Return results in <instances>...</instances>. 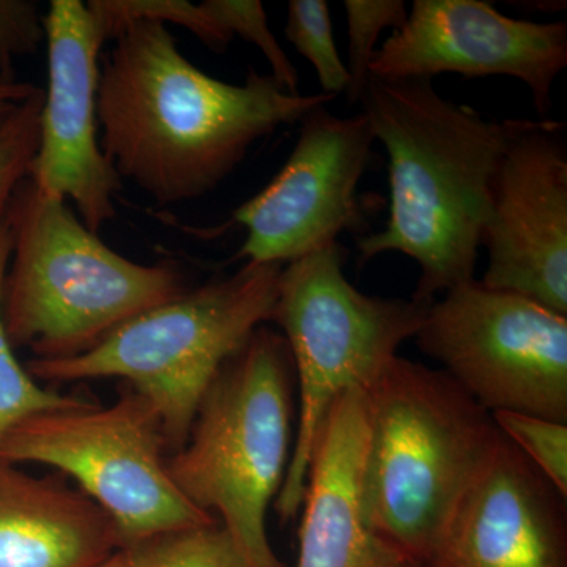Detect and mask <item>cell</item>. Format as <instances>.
<instances>
[{
	"label": "cell",
	"instance_id": "obj_8",
	"mask_svg": "<svg viewBox=\"0 0 567 567\" xmlns=\"http://www.w3.org/2000/svg\"><path fill=\"white\" fill-rule=\"evenodd\" d=\"M162 421L136 391L111 406L91 401L21 421L0 442V461L58 468L110 516L122 548L216 517L193 506L167 470Z\"/></svg>",
	"mask_w": 567,
	"mask_h": 567
},
{
	"label": "cell",
	"instance_id": "obj_16",
	"mask_svg": "<svg viewBox=\"0 0 567 567\" xmlns=\"http://www.w3.org/2000/svg\"><path fill=\"white\" fill-rule=\"evenodd\" d=\"M122 550L87 495L0 461V567H96Z\"/></svg>",
	"mask_w": 567,
	"mask_h": 567
},
{
	"label": "cell",
	"instance_id": "obj_15",
	"mask_svg": "<svg viewBox=\"0 0 567 567\" xmlns=\"http://www.w3.org/2000/svg\"><path fill=\"white\" fill-rule=\"evenodd\" d=\"M365 447V393L350 390L331 406L317 439L300 511L297 567L413 565L365 520L361 502Z\"/></svg>",
	"mask_w": 567,
	"mask_h": 567
},
{
	"label": "cell",
	"instance_id": "obj_9",
	"mask_svg": "<svg viewBox=\"0 0 567 567\" xmlns=\"http://www.w3.org/2000/svg\"><path fill=\"white\" fill-rule=\"evenodd\" d=\"M413 339L487 412L567 424V317L473 279L436 298Z\"/></svg>",
	"mask_w": 567,
	"mask_h": 567
},
{
	"label": "cell",
	"instance_id": "obj_3",
	"mask_svg": "<svg viewBox=\"0 0 567 567\" xmlns=\"http://www.w3.org/2000/svg\"><path fill=\"white\" fill-rule=\"evenodd\" d=\"M364 393L365 520L406 561L424 566L502 432L446 372L405 358H395Z\"/></svg>",
	"mask_w": 567,
	"mask_h": 567
},
{
	"label": "cell",
	"instance_id": "obj_4",
	"mask_svg": "<svg viewBox=\"0 0 567 567\" xmlns=\"http://www.w3.org/2000/svg\"><path fill=\"white\" fill-rule=\"evenodd\" d=\"M13 251L2 315L13 349L33 360L89 352L134 317L186 292L173 265H141L104 245L66 200L44 196L31 178L7 208Z\"/></svg>",
	"mask_w": 567,
	"mask_h": 567
},
{
	"label": "cell",
	"instance_id": "obj_6",
	"mask_svg": "<svg viewBox=\"0 0 567 567\" xmlns=\"http://www.w3.org/2000/svg\"><path fill=\"white\" fill-rule=\"evenodd\" d=\"M284 265L246 262L229 278L186 290L69 360H31L43 382L123 379L151 402L171 454L182 450L216 377L257 328L274 320Z\"/></svg>",
	"mask_w": 567,
	"mask_h": 567
},
{
	"label": "cell",
	"instance_id": "obj_26",
	"mask_svg": "<svg viewBox=\"0 0 567 567\" xmlns=\"http://www.w3.org/2000/svg\"><path fill=\"white\" fill-rule=\"evenodd\" d=\"M40 91L41 89L28 82L0 81V126L9 121L22 103Z\"/></svg>",
	"mask_w": 567,
	"mask_h": 567
},
{
	"label": "cell",
	"instance_id": "obj_17",
	"mask_svg": "<svg viewBox=\"0 0 567 567\" xmlns=\"http://www.w3.org/2000/svg\"><path fill=\"white\" fill-rule=\"evenodd\" d=\"M13 251V234L7 212L0 216V442L14 425L39 413L76 409L89 399L63 395L37 382L14 354L2 315L3 281Z\"/></svg>",
	"mask_w": 567,
	"mask_h": 567
},
{
	"label": "cell",
	"instance_id": "obj_14",
	"mask_svg": "<svg viewBox=\"0 0 567 567\" xmlns=\"http://www.w3.org/2000/svg\"><path fill=\"white\" fill-rule=\"evenodd\" d=\"M423 567H567L566 498L502 436Z\"/></svg>",
	"mask_w": 567,
	"mask_h": 567
},
{
	"label": "cell",
	"instance_id": "obj_27",
	"mask_svg": "<svg viewBox=\"0 0 567 567\" xmlns=\"http://www.w3.org/2000/svg\"><path fill=\"white\" fill-rule=\"evenodd\" d=\"M96 567H126L125 557H123V551H115L112 557L107 558L106 561H103L102 565Z\"/></svg>",
	"mask_w": 567,
	"mask_h": 567
},
{
	"label": "cell",
	"instance_id": "obj_19",
	"mask_svg": "<svg viewBox=\"0 0 567 567\" xmlns=\"http://www.w3.org/2000/svg\"><path fill=\"white\" fill-rule=\"evenodd\" d=\"M87 6L102 24L107 40H114L126 25L137 21H156L164 25L173 22L188 29L216 52L226 50L234 39L205 2L194 6L185 0H92Z\"/></svg>",
	"mask_w": 567,
	"mask_h": 567
},
{
	"label": "cell",
	"instance_id": "obj_21",
	"mask_svg": "<svg viewBox=\"0 0 567 567\" xmlns=\"http://www.w3.org/2000/svg\"><path fill=\"white\" fill-rule=\"evenodd\" d=\"M347 37H349L350 85L346 95L350 103L361 102L371 74L377 41L386 29L399 31L409 17L404 0H346Z\"/></svg>",
	"mask_w": 567,
	"mask_h": 567
},
{
	"label": "cell",
	"instance_id": "obj_23",
	"mask_svg": "<svg viewBox=\"0 0 567 567\" xmlns=\"http://www.w3.org/2000/svg\"><path fill=\"white\" fill-rule=\"evenodd\" d=\"M43 103L44 92H37L0 126V216L9 208L18 186L31 177Z\"/></svg>",
	"mask_w": 567,
	"mask_h": 567
},
{
	"label": "cell",
	"instance_id": "obj_11",
	"mask_svg": "<svg viewBox=\"0 0 567 567\" xmlns=\"http://www.w3.org/2000/svg\"><path fill=\"white\" fill-rule=\"evenodd\" d=\"M481 284L567 317V141L555 121H517L492 185Z\"/></svg>",
	"mask_w": 567,
	"mask_h": 567
},
{
	"label": "cell",
	"instance_id": "obj_13",
	"mask_svg": "<svg viewBox=\"0 0 567 567\" xmlns=\"http://www.w3.org/2000/svg\"><path fill=\"white\" fill-rule=\"evenodd\" d=\"M48 41V91L31 181L41 194L71 200L93 234L117 216L121 175L99 142V58L107 35L81 0H52L43 18Z\"/></svg>",
	"mask_w": 567,
	"mask_h": 567
},
{
	"label": "cell",
	"instance_id": "obj_22",
	"mask_svg": "<svg viewBox=\"0 0 567 567\" xmlns=\"http://www.w3.org/2000/svg\"><path fill=\"white\" fill-rule=\"evenodd\" d=\"M492 417L502 435L567 498V424L514 412H495Z\"/></svg>",
	"mask_w": 567,
	"mask_h": 567
},
{
	"label": "cell",
	"instance_id": "obj_12",
	"mask_svg": "<svg viewBox=\"0 0 567 567\" xmlns=\"http://www.w3.org/2000/svg\"><path fill=\"white\" fill-rule=\"evenodd\" d=\"M566 66V21L516 20L483 0H415L405 24L377 50L369 74L379 81L516 78L544 115Z\"/></svg>",
	"mask_w": 567,
	"mask_h": 567
},
{
	"label": "cell",
	"instance_id": "obj_18",
	"mask_svg": "<svg viewBox=\"0 0 567 567\" xmlns=\"http://www.w3.org/2000/svg\"><path fill=\"white\" fill-rule=\"evenodd\" d=\"M122 551L126 567H248L219 522L162 533Z\"/></svg>",
	"mask_w": 567,
	"mask_h": 567
},
{
	"label": "cell",
	"instance_id": "obj_20",
	"mask_svg": "<svg viewBox=\"0 0 567 567\" xmlns=\"http://www.w3.org/2000/svg\"><path fill=\"white\" fill-rule=\"evenodd\" d=\"M287 40L315 66L324 95L347 93L349 70L336 47L330 7L324 0H290L287 7Z\"/></svg>",
	"mask_w": 567,
	"mask_h": 567
},
{
	"label": "cell",
	"instance_id": "obj_10",
	"mask_svg": "<svg viewBox=\"0 0 567 567\" xmlns=\"http://www.w3.org/2000/svg\"><path fill=\"white\" fill-rule=\"evenodd\" d=\"M374 142L363 112L338 117L320 106L306 114L282 169L234 213L248 234L238 256L287 265L358 230V188Z\"/></svg>",
	"mask_w": 567,
	"mask_h": 567
},
{
	"label": "cell",
	"instance_id": "obj_2",
	"mask_svg": "<svg viewBox=\"0 0 567 567\" xmlns=\"http://www.w3.org/2000/svg\"><path fill=\"white\" fill-rule=\"evenodd\" d=\"M363 114L388 153L390 218L357 241L358 264L415 260V300L475 279L492 185L517 121H494L443 99L432 81L369 80Z\"/></svg>",
	"mask_w": 567,
	"mask_h": 567
},
{
	"label": "cell",
	"instance_id": "obj_7",
	"mask_svg": "<svg viewBox=\"0 0 567 567\" xmlns=\"http://www.w3.org/2000/svg\"><path fill=\"white\" fill-rule=\"evenodd\" d=\"M339 241L284 265L274 320L292 358L298 383L297 434L276 513L282 524L303 505L312 454L334 402L350 390H368L415 338L432 303L371 297L344 275Z\"/></svg>",
	"mask_w": 567,
	"mask_h": 567
},
{
	"label": "cell",
	"instance_id": "obj_1",
	"mask_svg": "<svg viewBox=\"0 0 567 567\" xmlns=\"http://www.w3.org/2000/svg\"><path fill=\"white\" fill-rule=\"evenodd\" d=\"M333 99L286 91L254 70L244 84L215 80L166 25L137 21L115 37L100 71V145L115 173L156 203H188L221 185L257 141Z\"/></svg>",
	"mask_w": 567,
	"mask_h": 567
},
{
	"label": "cell",
	"instance_id": "obj_24",
	"mask_svg": "<svg viewBox=\"0 0 567 567\" xmlns=\"http://www.w3.org/2000/svg\"><path fill=\"white\" fill-rule=\"evenodd\" d=\"M213 17L230 35H238L254 47L259 48L271 66V76L286 91L298 92L300 78L293 63L287 58L279 41L276 40L262 2L259 0H205Z\"/></svg>",
	"mask_w": 567,
	"mask_h": 567
},
{
	"label": "cell",
	"instance_id": "obj_25",
	"mask_svg": "<svg viewBox=\"0 0 567 567\" xmlns=\"http://www.w3.org/2000/svg\"><path fill=\"white\" fill-rule=\"evenodd\" d=\"M43 39V18L35 2L0 0V81H17L13 59L32 54Z\"/></svg>",
	"mask_w": 567,
	"mask_h": 567
},
{
	"label": "cell",
	"instance_id": "obj_28",
	"mask_svg": "<svg viewBox=\"0 0 567 567\" xmlns=\"http://www.w3.org/2000/svg\"><path fill=\"white\" fill-rule=\"evenodd\" d=\"M409 567H423L421 565H410Z\"/></svg>",
	"mask_w": 567,
	"mask_h": 567
},
{
	"label": "cell",
	"instance_id": "obj_5",
	"mask_svg": "<svg viewBox=\"0 0 567 567\" xmlns=\"http://www.w3.org/2000/svg\"><path fill=\"white\" fill-rule=\"evenodd\" d=\"M293 365L282 334L257 328L227 361L167 470L182 495L218 514L248 567H287L267 513L282 486L292 440Z\"/></svg>",
	"mask_w": 567,
	"mask_h": 567
}]
</instances>
